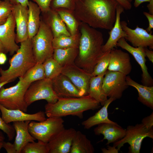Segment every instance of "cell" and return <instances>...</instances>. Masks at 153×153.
<instances>
[{
  "instance_id": "cell-15",
  "label": "cell",
  "mask_w": 153,
  "mask_h": 153,
  "mask_svg": "<svg viewBox=\"0 0 153 153\" xmlns=\"http://www.w3.org/2000/svg\"><path fill=\"white\" fill-rule=\"evenodd\" d=\"M16 24L12 13L6 21L0 25V40L6 53L13 55L20 48L16 42V33L15 32Z\"/></svg>"
},
{
  "instance_id": "cell-18",
  "label": "cell",
  "mask_w": 153,
  "mask_h": 153,
  "mask_svg": "<svg viewBox=\"0 0 153 153\" xmlns=\"http://www.w3.org/2000/svg\"><path fill=\"white\" fill-rule=\"evenodd\" d=\"M0 110L2 119L7 124L16 121L34 120L41 122L46 119L45 112L42 111L29 114L19 109H7L0 104Z\"/></svg>"
},
{
  "instance_id": "cell-6",
  "label": "cell",
  "mask_w": 153,
  "mask_h": 153,
  "mask_svg": "<svg viewBox=\"0 0 153 153\" xmlns=\"http://www.w3.org/2000/svg\"><path fill=\"white\" fill-rule=\"evenodd\" d=\"M15 85L5 88L2 87L0 90V104L10 109H19L27 112L28 106L24 99L26 92L29 85L23 80L22 77Z\"/></svg>"
},
{
  "instance_id": "cell-46",
  "label": "cell",
  "mask_w": 153,
  "mask_h": 153,
  "mask_svg": "<svg viewBox=\"0 0 153 153\" xmlns=\"http://www.w3.org/2000/svg\"><path fill=\"white\" fill-rule=\"evenodd\" d=\"M144 51L146 56H147L149 60L152 63H153V51L149 50L147 48H144Z\"/></svg>"
},
{
  "instance_id": "cell-21",
  "label": "cell",
  "mask_w": 153,
  "mask_h": 153,
  "mask_svg": "<svg viewBox=\"0 0 153 153\" xmlns=\"http://www.w3.org/2000/svg\"><path fill=\"white\" fill-rule=\"evenodd\" d=\"M124 10L122 6L118 4L116 8V19L114 24L109 33V37L107 41L102 46V51L103 53L116 47L118 41L122 38H125L127 36L122 28L120 21V15L123 12Z\"/></svg>"
},
{
  "instance_id": "cell-51",
  "label": "cell",
  "mask_w": 153,
  "mask_h": 153,
  "mask_svg": "<svg viewBox=\"0 0 153 153\" xmlns=\"http://www.w3.org/2000/svg\"><path fill=\"white\" fill-rule=\"evenodd\" d=\"M9 82L8 81H6L5 82H0V90L1 89V88L3 86L6 84L9 83Z\"/></svg>"
},
{
  "instance_id": "cell-48",
  "label": "cell",
  "mask_w": 153,
  "mask_h": 153,
  "mask_svg": "<svg viewBox=\"0 0 153 153\" xmlns=\"http://www.w3.org/2000/svg\"><path fill=\"white\" fill-rule=\"evenodd\" d=\"M147 5V7L149 10V13L153 14V0H151Z\"/></svg>"
},
{
  "instance_id": "cell-40",
  "label": "cell",
  "mask_w": 153,
  "mask_h": 153,
  "mask_svg": "<svg viewBox=\"0 0 153 153\" xmlns=\"http://www.w3.org/2000/svg\"><path fill=\"white\" fill-rule=\"evenodd\" d=\"M148 129H153V112L143 119L142 123Z\"/></svg>"
},
{
  "instance_id": "cell-12",
  "label": "cell",
  "mask_w": 153,
  "mask_h": 153,
  "mask_svg": "<svg viewBox=\"0 0 153 153\" xmlns=\"http://www.w3.org/2000/svg\"><path fill=\"white\" fill-rule=\"evenodd\" d=\"M117 46L126 50L131 54L140 65L142 72L141 80L142 84L147 86H153V80L148 72L146 64V60L144 48L132 46L124 37L120 38L118 41Z\"/></svg>"
},
{
  "instance_id": "cell-10",
  "label": "cell",
  "mask_w": 153,
  "mask_h": 153,
  "mask_svg": "<svg viewBox=\"0 0 153 153\" xmlns=\"http://www.w3.org/2000/svg\"><path fill=\"white\" fill-rule=\"evenodd\" d=\"M126 76L121 73L107 70L103 80L102 87L107 97L115 100L121 97L123 92L129 86Z\"/></svg>"
},
{
  "instance_id": "cell-8",
  "label": "cell",
  "mask_w": 153,
  "mask_h": 153,
  "mask_svg": "<svg viewBox=\"0 0 153 153\" xmlns=\"http://www.w3.org/2000/svg\"><path fill=\"white\" fill-rule=\"evenodd\" d=\"M147 137L153 139V129H148L142 123L129 125L126 129L125 136L113 143V146L117 147L119 151L125 144L128 143L130 145L128 152L139 153L142 141Z\"/></svg>"
},
{
  "instance_id": "cell-33",
  "label": "cell",
  "mask_w": 153,
  "mask_h": 153,
  "mask_svg": "<svg viewBox=\"0 0 153 153\" xmlns=\"http://www.w3.org/2000/svg\"><path fill=\"white\" fill-rule=\"evenodd\" d=\"M45 78L52 80L61 73L62 67L53 57L46 60L42 63Z\"/></svg>"
},
{
  "instance_id": "cell-36",
  "label": "cell",
  "mask_w": 153,
  "mask_h": 153,
  "mask_svg": "<svg viewBox=\"0 0 153 153\" xmlns=\"http://www.w3.org/2000/svg\"><path fill=\"white\" fill-rule=\"evenodd\" d=\"M13 6L9 0H0V25L4 23L12 13Z\"/></svg>"
},
{
  "instance_id": "cell-32",
  "label": "cell",
  "mask_w": 153,
  "mask_h": 153,
  "mask_svg": "<svg viewBox=\"0 0 153 153\" xmlns=\"http://www.w3.org/2000/svg\"><path fill=\"white\" fill-rule=\"evenodd\" d=\"M22 77L23 81L29 85L35 81L45 78L42 63H37Z\"/></svg>"
},
{
  "instance_id": "cell-26",
  "label": "cell",
  "mask_w": 153,
  "mask_h": 153,
  "mask_svg": "<svg viewBox=\"0 0 153 153\" xmlns=\"http://www.w3.org/2000/svg\"><path fill=\"white\" fill-rule=\"evenodd\" d=\"M28 38L31 39L37 33L41 22V9L34 2L29 1L28 6Z\"/></svg>"
},
{
  "instance_id": "cell-11",
  "label": "cell",
  "mask_w": 153,
  "mask_h": 153,
  "mask_svg": "<svg viewBox=\"0 0 153 153\" xmlns=\"http://www.w3.org/2000/svg\"><path fill=\"white\" fill-rule=\"evenodd\" d=\"M61 73L69 79L82 96L88 95L91 73L79 67L75 63L63 67Z\"/></svg>"
},
{
  "instance_id": "cell-27",
  "label": "cell",
  "mask_w": 153,
  "mask_h": 153,
  "mask_svg": "<svg viewBox=\"0 0 153 153\" xmlns=\"http://www.w3.org/2000/svg\"><path fill=\"white\" fill-rule=\"evenodd\" d=\"M92 76L90 81L88 95L103 106L107 100V96L102 87L103 81L105 74Z\"/></svg>"
},
{
  "instance_id": "cell-3",
  "label": "cell",
  "mask_w": 153,
  "mask_h": 153,
  "mask_svg": "<svg viewBox=\"0 0 153 153\" xmlns=\"http://www.w3.org/2000/svg\"><path fill=\"white\" fill-rule=\"evenodd\" d=\"M101 104L89 95L78 97L59 98L54 103L44 106L45 113L48 117H61L69 115L83 118V113L100 108Z\"/></svg>"
},
{
  "instance_id": "cell-22",
  "label": "cell",
  "mask_w": 153,
  "mask_h": 153,
  "mask_svg": "<svg viewBox=\"0 0 153 153\" xmlns=\"http://www.w3.org/2000/svg\"><path fill=\"white\" fill-rule=\"evenodd\" d=\"M31 121H16L13 122V126L16 133L13 143L17 153H21L24 147L29 143L36 139L29 133L28 125Z\"/></svg>"
},
{
  "instance_id": "cell-13",
  "label": "cell",
  "mask_w": 153,
  "mask_h": 153,
  "mask_svg": "<svg viewBox=\"0 0 153 153\" xmlns=\"http://www.w3.org/2000/svg\"><path fill=\"white\" fill-rule=\"evenodd\" d=\"M122 28L127 35L126 40L129 41L135 47H148L153 49V35L148 32L143 28L137 26L134 29H131L127 26L124 21L120 22Z\"/></svg>"
},
{
  "instance_id": "cell-25",
  "label": "cell",
  "mask_w": 153,
  "mask_h": 153,
  "mask_svg": "<svg viewBox=\"0 0 153 153\" xmlns=\"http://www.w3.org/2000/svg\"><path fill=\"white\" fill-rule=\"evenodd\" d=\"M127 84L137 90L138 100L144 105L153 109V86H147L138 83L132 80L129 76H126Z\"/></svg>"
},
{
  "instance_id": "cell-53",
  "label": "cell",
  "mask_w": 153,
  "mask_h": 153,
  "mask_svg": "<svg viewBox=\"0 0 153 153\" xmlns=\"http://www.w3.org/2000/svg\"><path fill=\"white\" fill-rule=\"evenodd\" d=\"M3 141H4L0 140V150L1 148H3Z\"/></svg>"
},
{
  "instance_id": "cell-24",
  "label": "cell",
  "mask_w": 153,
  "mask_h": 153,
  "mask_svg": "<svg viewBox=\"0 0 153 153\" xmlns=\"http://www.w3.org/2000/svg\"><path fill=\"white\" fill-rule=\"evenodd\" d=\"M115 100L113 98L109 97L103 107L94 115L82 122V124L84 128L89 129L94 126L103 123L117 124L109 119L108 117V107L110 104Z\"/></svg>"
},
{
  "instance_id": "cell-44",
  "label": "cell",
  "mask_w": 153,
  "mask_h": 153,
  "mask_svg": "<svg viewBox=\"0 0 153 153\" xmlns=\"http://www.w3.org/2000/svg\"><path fill=\"white\" fill-rule=\"evenodd\" d=\"M107 149L105 148L101 149V151L103 153H118V150L116 148V147L113 146H111L107 145Z\"/></svg>"
},
{
  "instance_id": "cell-7",
  "label": "cell",
  "mask_w": 153,
  "mask_h": 153,
  "mask_svg": "<svg viewBox=\"0 0 153 153\" xmlns=\"http://www.w3.org/2000/svg\"><path fill=\"white\" fill-rule=\"evenodd\" d=\"M64 121L61 117H48L42 121H31L28 129L36 140L48 143L58 132L64 128Z\"/></svg>"
},
{
  "instance_id": "cell-19",
  "label": "cell",
  "mask_w": 153,
  "mask_h": 153,
  "mask_svg": "<svg viewBox=\"0 0 153 153\" xmlns=\"http://www.w3.org/2000/svg\"><path fill=\"white\" fill-rule=\"evenodd\" d=\"M110 61L107 70L121 73L126 76L131 72L132 66L128 53L120 49L110 50Z\"/></svg>"
},
{
  "instance_id": "cell-50",
  "label": "cell",
  "mask_w": 153,
  "mask_h": 153,
  "mask_svg": "<svg viewBox=\"0 0 153 153\" xmlns=\"http://www.w3.org/2000/svg\"><path fill=\"white\" fill-rule=\"evenodd\" d=\"M1 52L6 53L4 47L0 40V53Z\"/></svg>"
},
{
  "instance_id": "cell-35",
  "label": "cell",
  "mask_w": 153,
  "mask_h": 153,
  "mask_svg": "<svg viewBox=\"0 0 153 153\" xmlns=\"http://www.w3.org/2000/svg\"><path fill=\"white\" fill-rule=\"evenodd\" d=\"M110 50L104 53L95 66L91 73L92 76H95L105 73L109 65Z\"/></svg>"
},
{
  "instance_id": "cell-17",
  "label": "cell",
  "mask_w": 153,
  "mask_h": 153,
  "mask_svg": "<svg viewBox=\"0 0 153 153\" xmlns=\"http://www.w3.org/2000/svg\"><path fill=\"white\" fill-rule=\"evenodd\" d=\"M52 81L53 89L58 99L83 96L69 79L61 73Z\"/></svg>"
},
{
  "instance_id": "cell-37",
  "label": "cell",
  "mask_w": 153,
  "mask_h": 153,
  "mask_svg": "<svg viewBox=\"0 0 153 153\" xmlns=\"http://www.w3.org/2000/svg\"><path fill=\"white\" fill-rule=\"evenodd\" d=\"M76 0H52L50 8L54 10L65 9L73 11Z\"/></svg>"
},
{
  "instance_id": "cell-43",
  "label": "cell",
  "mask_w": 153,
  "mask_h": 153,
  "mask_svg": "<svg viewBox=\"0 0 153 153\" xmlns=\"http://www.w3.org/2000/svg\"><path fill=\"white\" fill-rule=\"evenodd\" d=\"M122 6L124 9L129 10L132 7V5L129 0H114Z\"/></svg>"
},
{
  "instance_id": "cell-16",
  "label": "cell",
  "mask_w": 153,
  "mask_h": 153,
  "mask_svg": "<svg viewBox=\"0 0 153 153\" xmlns=\"http://www.w3.org/2000/svg\"><path fill=\"white\" fill-rule=\"evenodd\" d=\"M12 14L16 24V43H21L28 39V7L20 4L13 5Z\"/></svg>"
},
{
  "instance_id": "cell-30",
  "label": "cell",
  "mask_w": 153,
  "mask_h": 153,
  "mask_svg": "<svg viewBox=\"0 0 153 153\" xmlns=\"http://www.w3.org/2000/svg\"><path fill=\"white\" fill-rule=\"evenodd\" d=\"M55 10L65 24L71 35L80 32L79 28L81 22L76 17L73 11L63 9Z\"/></svg>"
},
{
  "instance_id": "cell-42",
  "label": "cell",
  "mask_w": 153,
  "mask_h": 153,
  "mask_svg": "<svg viewBox=\"0 0 153 153\" xmlns=\"http://www.w3.org/2000/svg\"><path fill=\"white\" fill-rule=\"evenodd\" d=\"M144 14L148 19L149 26L146 30L149 33L153 28V14H151L146 12H143Z\"/></svg>"
},
{
  "instance_id": "cell-4",
  "label": "cell",
  "mask_w": 153,
  "mask_h": 153,
  "mask_svg": "<svg viewBox=\"0 0 153 153\" xmlns=\"http://www.w3.org/2000/svg\"><path fill=\"white\" fill-rule=\"evenodd\" d=\"M10 66L6 70L0 68V82H10L23 77L36 62L32 50L31 39H28L20 43V48L9 60Z\"/></svg>"
},
{
  "instance_id": "cell-49",
  "label": "cell",
  "mask_w": 153,
  "mask_h": 153,
  "mask_svg": "<svg viewBox=\"0 0 153 153\" xmlns=\"http://www.w3.org/2000/svg\"><path fill=\"white\" fill-rule=\"evenodd\" d=\"M151 0H135L134 5L136 8L138 7L142 3L146 2H150Z\"/></svg>"
},
{
  "instance_id": "cell-20",
  "label": "cell",
  "mask_w": 153,
  "mask_h": 153,
  "mask_svg": "<svg viewBox=\"0 0 153 153\" xmlns=\"http://www.w3.org/2000/svg\"><path fill=\"white\" fill-rule=\"evenodd\" d=\"M96 135H103V139L100 141L107 139L106 145L115 143L122 138L126 134V129L117 124L103 123L97 125L94 130Z\"/></svg>"
},
{
  "instance_id": "cell-38",
  "label": "cell",
  "mask_w": 153,
  "mask_h": 153,
  "mask_svg": "<svg viewBox=\"0 0 153 153\" xmlns=\"http://www.w3.org/2000/svg\"><path fill=\"white\" fill-rule=\"evenodd\" d=\"M0 129L6 134L9 141H11L13 139L15 135V131L13 125L6 123L0 116Z\"/></svg>"
},
{
  "instance_id": "cell-28",
  "label": "cell",
  "mask_w": 153,
  "mask_h": 153,
  "mask_svg": "<svg viewBox=\"0 0 153 153\" xmlns=\"http://www.w3.org/2000/svg\"><path fill=\"white\" fill-rule=\"evenodd\" d=\"M94 148L91 141L79 131H76L73 138L70 153H93Z\"/></svg>"
},
{
  "instance_id": "cell-41",
  "label": "cell",
  "mask_w": 153,
  "mask_h": 153,
  "mask_svg": "<svg viewBox=\"0 0 153 153\" xmlns=\"http://www.w3.org/2000/svg\"><path fill=\"white\" fill-rule=\"evenodd\" d=\"M3 147L8 153H17L14 145L10 142L3 141Z\"/></svg>"
},
{
  "instance_id": "cell-52",
  "label": "cell",
  "mask_w": 153,
  "mask_h": 153,
  "mask_svg": "<svg viewBox=\"0 0 153 153\" xmlns=\"http://www.w3.org/2000/svg\"><path fill=\"white\" fill-rule=\"evenodd\" d=\"M5 139V137L0 132V140L2 141H4Z\"/></svg>"
},
{
  "instance_id": "cell-45",
  "label": "cell",
  "mask_w": 153,
  "mask_h": 153,
  "mask_svg": "<svg viewBox=\"0 0 153 153\" xmlns=\"http://www.w3.org/2000/svg\"><path fill=\"white\" fill-rule=\"evenodd\" d=\"M13 5L20 4L22 5L25 7H27L29 1L28 0H9Z\"/></svg>"
},
{
  "instance_id": "cell-29",
  "label": "cell",
  "mask_w": 153,
  "mask_h": 153,
  "mask_svg": "<svg viewBox=\"0 0 153 153\" xmlns=\"http://www.w3.org/2000/svg\"><path fill=\"white\" fill-rule=\"evenodd\" d=\"M78 53V48L54 49L53 59L62 67L75 63Z\"/></svg>"
},
{
  "instance_id": "cell-55",
  "label": "cell",
  "mask_w": 153,
  "mask_h": 153,
  "mask_svg": "<svg viewBox=\"0 0 153 153\" xmlns=\"http://www.w3.org/2000/svg\"></svg>"
},
{
  "instance_id": "cell-39",
  "label": "cell",
  "mask_w": 153,
  "mask_h": 153,
  "mask_svg": "<svg viewBox=\"0 0 153 153\" xmlns=\"http://www.w3.org/2000/svg\"><path fill=\"white\" fill-rule=\"evenodd\" d=\"M32 0L37 5L42 13L47 12L50 8V5L52 0Z\"/></svg>"
},
{
  "instance_id": "cell-47",
  "label": "cell",
  "mask_w": 153,
  "mask_h": 153,
  "mask_svg": "<svg viewBox=\"0 0 153 153\" xmlns=\"http://www.w3.org/2000/svg\"><path fill=\"white\" fill-rule=\"evenodd\" d=\"M7 57L5 53H0V65L4 64L7 60Z\"/></svg>"
},
{
  "instance_id": "cell-9",
  "label": "cell",
  "mask_w": 153,
  "mask_h": 153,
  "mask_svg": "<svg viewBox=\"0 0 153 153\" xmlns=\"http://www.w3.org/2000/svg\"><path fill=\"white\" fill-rule=\"evenodd\" d=\"M58 99L53 89L52 80L46 78L31 83L24 97L25 101L28 107L37 101L44 100L47 103H54Z\"/></svg>"
},
{
  "instance_id": "cell-5",
  "label": "cell",
  "mask_w": 153,
  "mask_h": 153,
  "mask_svg": "<svg viewBox=\"0 0 153 153\" xmlns=\"http://www.w3.org/2000/svg\"><path fill=\"white\" fill-rule=\"evenodd\" d=\"M53 38L49 27L41 20L37 33L31 39L33 52L37 63H42L46 59L53 57Z\"/></svg>"
},
{
  "instance_id": "cell-54",
  "label": "cell",
  "mask_w": 153,
  "mask_h": 153,
  "mask_svg": "<svg viewBox=\"0 0 153 153\" xmlns=\"http://www.w3.org/2000/svg\"><path fill=\"white\" fill-rule=\"evenodd\" d=\"M129 1L130 2H131L132 1V0H129Z\"/></svg>"
},
{
  "instance_id": "cell-1",
  "label": "cell",
  "mask_w": 153,
  "mask_h": 153,
  "mask_svg": "<svg viewBox=\"0 0 153 153\" xmlns=\"http://www.w3.org/2000/svg\"><path fill=\"white\" fill-rule=\"evenodd\" d=\"M118 4L114 0H76L73 13L78 20L92 27L110 30Z\"/></svg>"
},
{
  "instance_id": "cell-23",
  "label": "cell",
  "mask_w": 153,
  "mask_h": 153,
  "mask_svg": "<svg viewBox=\"0 0 153 153\" xmlns=\"http://www.w3.org/2000/svg\"><path fill=\"white\" fill-rule=\"evenodd\" d=\"M43 20L51 30L54 37L61 35H71L66 25L56 11L51 8L47 12L42 13Z\"/></svg>"
},
{
  "instance_id": "cell-34",
  "label": "cell",
  "mask_w": 153,
  "mask_h": 153,
  "mask_svg": "<svg viewBox=\"0 0 153 153\" xmlns=\"http://www.w3.org/2000/svg\"><path fill=\"white\" fill-rule=\"evenodd\" d=\"M21 153H49L47 143L40 140L28 143L23 148Z\"/></svg>"
},
{
  "instance_id": "cell-14",
  "label": "cell",
  "mask_w": 153,
  "mask_h": 153,
  "mask_svg": "<svg viewBox=\"0 0 153 153\" xmlns=\"http://www.w3.org/2000/svg\"><path fill=\"white\" fill-rule=\"evenodd\" d=\"M76 131L65 128L56 134L47 143L49 153H69Z\"/></svg>"
},
{
  "instance_id": "cell-2",
  "label": "cell",
  "mask_w": 153,
  "mask_h": 153,
  "mask_svg": "<svg viewBox=\"0 0 153 153\" xmlns=\"http://www.w3.org/2000/svg\"><path fill=\"white\" fill-rule=\"evenodd\" d=\"M78 53L75 64L87 72L92 73L103 54L101 49L103 43V35L95 28L81 22Z\"/></svg>"
},
{
  "instance_id": "cell-31",
  "label": "cell",
  "mask_w": 153,
  "mask_h": 153,
  "mask_svg": "<svg viewBox=\"0 0 153 153\" xmlns=\"http://www.w3.org/2000/svg\"><path fill=\"white\" fill-rule=\"evenodd\" d=\"M80 33L69 36L61 35L54 37L52 41L54 49L78 48Z\"/></svg>"
}]
</instances>
